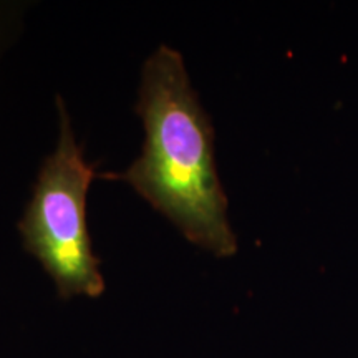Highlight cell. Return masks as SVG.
I'll return each mask as SVG.
<instances>
[{
  "label": "cell",
  "instance_id": "obj_1",
  "mask_svg": "<svg viewBox=\"0 0 358 358\" xmlns=\"http://www.w3.org/2000/svg\"><path fill=\"white\" fill-rule=\"evenodd\" d=\"M136 113L145 124L140 158L105 178L131 186L191 244L216 257L234 256L237 237L214 158V128L178 50L161 45L145 62Z\"/></svg>",
  "mask_w": 358,
  "mask_h": 358
},
{
  "label": "cell",
  "instance_id": "obj_2",
  "mask_svg": "<svg viewBox=\"0 0 358 358\" xmlns=\"http://www.w3.org/2000/svg\"><path fill=\"white\" fill-rule=\"evenodd\" d=\"M57 111V148L40 168L19 231L25 250L42 264L62 299H96L105 292V279L100 259L93 252L87 219V196L96 178L95 164L85 159L60 96Z\"/></svg>",
  "mask_w": 358,
  "mask_h": 358
}]
</instances>
